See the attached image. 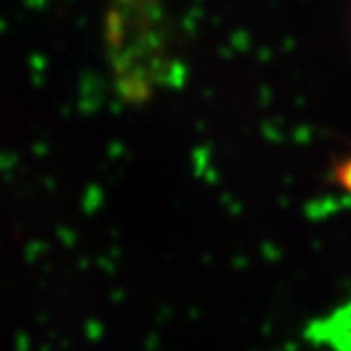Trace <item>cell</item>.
<instances>
[{
    "instance_id": "cell-1",
    "label": "cell",
    "mask_w": 351,
    "mask_h": 351,
    "mask_svg": "<svg viewBox=\"0 0 351 351\" xmlns=\"http://www.w3.org/2000/svg\"><path fill=\"white\" fill-rule=\"evenodd\" d=\"M156 13L149 0H116L108 13V51L120 86L139 95L149 86L152 68L158 59L149 53L156 43Z\"/></svg>"
},
{
    "instance_id": "cell-2",
    "label": "cell",
    "mask_w": 351,
    "mask_h": 351,
    "mask_svg": "<svg viewBox=\"0 0 351 351\" xmlns=\"http://www.w3.org/2000/svg\"><path fill=\"white\" fill-rule=\"evenodd\" d=\"M317 339L337 351H351V301L341 305L320 324Z\"/></svg>"
}]
</instances>
